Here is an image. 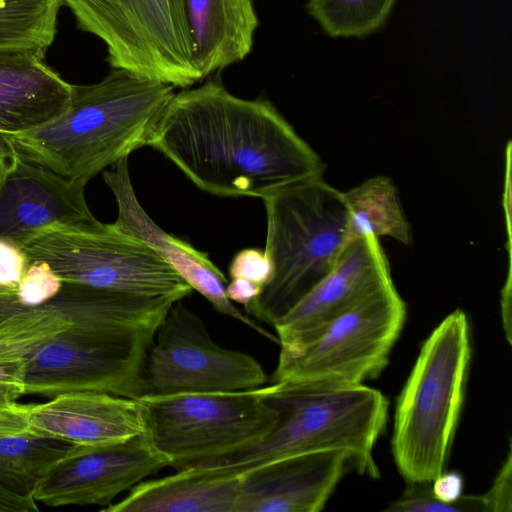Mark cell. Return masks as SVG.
I'll use <instances>...</instances> for the list:
<instances>
[{"mask_svg": "<svg viewBox=\"0 0 512 512\" xmlns=\"http://www.w3.org/2000/svg\"><path fill=\"white\" fill-rule=\"evenodd\" d=\"M150 146L200 190L221 197L262 199L325 170L268 99L237 97L218 74L174 94Z\"/></svg>", "mask_w": 512, "mask_h": 512, "instance_id": "1", "label": "cell"}, {"mask_svg": "<svg viewBox=\"0 0 512 512\" xmlns=\"http://www.w3.org/2000/svg\"><path fill=\"white\" fill-rule=\"evenodd\" d=\"M174 88L112 69L97 83L73 85L68 109L52 122L2 137L29 161L87 184L107 167L151 145Z\"/></svg>", "mask_w": 512, "mask_h": 512, "instance_id": "2", "label": "cell"}, {"mask_svg": "<svg viewBox=\"0 0 512 512\" xmlns=\"http://www.w3.org/2000/svg\"><path fill=\"white\" fill-rule=\"evenodd\" d=\"M274 384L270 399L278 409V419L267 435L239 451L184 467L243 473L290 456L339 450L353 458L357 472L379 477L373 448L387 424L389 402L385 395L365 384Z\"/></svg>", "mask_w": 512, "mask_h": 512, "instance_id": "3", "label": "cell"}, {"mask_svg": "<svg viewBox=\"0 0 512 512\" xmlns=\"http://www.w3.org/2000/svg\"><path fill=\"white\" fill-rule=\"evenodd\" d=\"M262 200L272 274L245 314L273 326L336 264L346 245L348 209L343 192L323 176L287 184Z\"/></svg>", "mask_w": 512, "mask_h": 512, "instance_id": "4", "label": "cell"}, {"mask_svg": "<svg viewBox=\"0 0 512 512\" xmlns=\"http://www.w3.org/2000/svg\"><path fill=\"white\" fill-rule=\"evenodd\" d=\"M464 311L447 315L421 346L397 398L391 451L406 483L432 482L445 470L455 437L471 360Z\"/></svg>", "mask_w": 512, "mask_h": 512, "instance_id": "5", "label": "cell"}, {"mask_svg": "<svg viewBox=\"0 0 512 512\" xmlns=\"http://www.w3.org/2000/svg\"><path fill=\"white\" fill-rule=\"evenodd\" d=\"M274 383L227 392L142 396L137 400L143 436L176 470L239 451L274 427L278 409Z\"/></svg>", "mask_w": 512, "mask_h": 512, "instance_id": "6", "label": "cell"}, {"mask_svg": "<svg viewBox=\"0 0 512 512\" xmlns=\"http://www.w3.org/2000/svg\"><path fill=\"white\" fill-rule=\"evenodd\" d=\"M22 251L29 264L46 263L65 283L177 300L193 291L145 242L97 219L43 229Z\"/></svg>", "mask_w": 512, "mask_h": 512, "instance_id": "7", "label": "cell"}, {"mask_svg": "<svg viewBox=\"0 0 512 512\" xmlns=\"http://www.w3.org/2000/svg\"><path fill=\"white\" fill-rule=\"evenodd\" d=\"M79 29L102 40L112 69L182 89L203 80L192 58L184 0H62Z\"/></svg>", "mask_w": 512, "mask_h": 512, "instance_id": "8", "label": "cell"}, {"mask_svg": "<svg viewBox=\"0 0 512 512\" xmlns=\"http://www.w3.org/2000/svg\"><path fill=\"white\" fill-rule=\"evenodd\" d=\"M391 282L332 320L313 339L280 350L273 383L362 385L385 369L406 318Z\"/></svg>", "mask_w": 512, "mask_h": 512, "instance_id": "9", "label": "cell"}, {"mask_svg": "<svg viewBox=\"0 0 512 512\" xmlns=\"http://www.w3.org/2000/svg\"><path fill=\"white\" fill-rule=\"evenodd\" d=\"M266 381L257 359L218 345L201 318L178 300L147 349L142 396L247 390Z\"/></svg>", "mask_w": 512, "mask_h": 512, "instance_id": "10", "label": "cell"}, {"mask_svg": "<svg viewBox=\"0 0 512 512\" xmlns=\"http://www.w3.org/2000/svg\"><path fill=\"white\" fill-rule=\"evenodd\" d=\"M154 335L96 336L67 329L27 359L26 394L52 398L68 392L98 391L138 399L145 356Z\"/></svg>", "mask_w": 512, "mask_h": 512, "instance_id": "11", "label": "cell"}, {"mask_svg": "<svg viewBox=\"0 0 512 512\" xmlns=\"http://www.w3.org/2000/svg\"><path fill=\"white\" fill-rule=\"evenodd\" d=\"M167 466L168 460L143 435L113 444L73 445L49 468L32 496L50 507L104 508L120 493Z\"/></svg>", "mask_w": 512, "mask_h": 512, "instance_id": "12", "label": "cell"}, {"mask_svg": "<svg viewBox=\"0 0 512 512\" xmlns=\"http://www.w3.org/2000/svg\"><path fill=\"white\" fill-rule=\"evenodd\" d=\"M8 144L9 162L0 176V240L22 249L48 227L96 220L86 184L29 161Z\"/></svg>", "mask_w": 512, "mask_h": 512, "instance_id": "13", "label": "cell"}, {"mask_svg": "<svg viewBox=\"0 0 512 512\" xmlns=\"http://www.w3.org/2000/svg\"><path fill=\"white\" fill-rule=\"evenodd\" d=\"M391 282L388 259L378 238L349 242L331 271L274 323L280 350L310 341L336 317Z\"/></svg>", "mask_w": 512, "mask_h": 512, "instance_id": "14", "label": "cell"}, {"mask_svg": "<svg viewBox=\"0 0 512 512\" xmlns=\"http://www.w3.org/2000/svg\"><path fill=\"white\" fill-rule=\"evenodd\" d=\"M103 179L117 203L118 215L113 223L116 228L150 246L193 290L206 298L217 312L278 343L276 335L262 328L227 297L228 280L206 253L165 232L146 213L132 184L128 158L119 161L111 170H104Z\"/></svg>", "mask_w": 512, "mask_h": 512, "instance_id": "15", "label": "cell"}, {"mask_svg": "<svg viewBox=\"0 0 512 512\" xmlns=\"http://www.w3.org/2000/svg\"><path fill=\"white\" fill-rule=\"evenodd\" d=\"M355 468L344 451L275 460L242 473L233 512H319L344 475Z\"/></svg>", "mask_w": 512, "mask_h": 512, "instance_id": "16", "label": "cell"}, {"mask_svg": "<svg viewBox=\"0 0 512 512\" xmlns=\"http://www.w3.org/2000/svg\"><path fill=\"white\" fill-rule=\"evenodd\" d=\"M29 433L78 446H97L143 434L136 399L98 391L56 395L37 404H23Z\"/></svg>", "mask_w": 512, "mask_h": 512, "instance_id": "17", "label": "cell"}, {"mask_svg": "<svg viewBox=\"0 0 512 512\" xmlns=\"http://www.w3.org/2000/svg\"><path fill=\"white\" fill-rule=\"evenodd\" d=\"M73 84L49 67L39 54L0 49V136L21 135L62 115Z\"/></svg>", "mask_w": 512, "mask_h": 512, "instance_id": "18", "label": "cell"}, {"mask_svg": "<svg viewBox=\"0 0 512 512\" xmlns=\"http://www.w3.org/2000/svg\"><path fill=\"white\" fill-rule=\"evenodd\" d=\"M242 473L187 466L159 479L143 480L103 512H233Z\"/></svg>", "mask_w": 512, "mask_h": 512, "instance_id": "19", "label": "cell"}, {"mask_svg": "<svg viewBox=\"0 0 512 512\" xmlns=\"http://www.w3.org/2000/svg\"><path fill=\"white\" fill-rule=\"evenodd\" d=\"M192 58L202 79L244 60L259 19L252 0H184Z\"/></svg>", "mask_w": 512, "mask_h": 512, "instance_id": "20", "label": "cell"}, {"mask_svg": "<svg viewBox=\"0 0 512 512\" xmlns=\"http://www.w3.org/2000/svg\"><path fill=\"white\" fill-rule=\"evenodd\" d=\"M343 196L348 209L346 244L363 237L388 236L411 245V228L389 177L368 178Z\"/></svg>", "mask_w": 512, "mask_h": 512, "instance_id": "21", "label": "cell"}, {"mask_svg": "<svg viewBox=\"0 0 512 512\" xmlns=\"http://www.w3.org/2000/svg\"><path fill=\"white\" fill-rule=\"evenodd\" d=\"M72 446L32 433L0 437V490L33 498L38 482Z\"/></svg>", "mask_w": 512, "mask_h": 512, "instance_id": "22", "label": "cell"}, {"mask_svg": "<svg viewBox=\"0 0 512 512\" xmlns=\"http://www.w3.org/2000/svg\"><path fill=\"white\" fill-rule=\"evenodd\" d=\"M69 327L50 301L38 307L0 309V368L26 364L34 351Z\"/></svg>", "mask_w": 512, "mask_h": 512, "instance_id": "23", "label": "cell"}, {"mask_svg": "<svg viewBox=\"0 0 512 512\" xmlns=\"http://www.w3.org/2000/svg\"><path fill=\"white\" fill-rule=\"evenodd\" d=\"M62 0H0V49L44 56L57 31Z\"/></svg>", "mask_w": 512, "mask_h": 512, "instance_id": "24", "label": "cell"}, {"mask_svg": "<svg viewBox=\"0 0 512 512\" xmlns=\"http://www.w3.org/2000/svg\"><path fill=\"white\" fill-rule=\"evenodd\" d=\"M395 0H308V13L331 37H365L386 21Z\"/></svg>", "mask_w": 512, "mask_h": 512, "instance_id": "25", "label": "cell"}, {"mask_svg": "<svg viewBox=\"0 0 512 512\" xmlns=\"http://www.w3.org/2000/svg\"><path fill=\"white\" fill-rule=\"evenodd\" d=\"M384 511L390 512H486L481 495H462L454 503L437 499L431 482L407 483L403 493Z\"/></svg>", "mask_w": 512, "mask_h": 512, "instance_id": "26", "label": "cell"}, {"mask_svg": "<svg viewBox=\"0 0 512 512\" xmlns=\"http://www.w3.org/2000/svg\"><path fill=\"white\" fill-rule=\"evenodd\" d=\"M62 284L46 263L33 262L17 286V300L25 307L41 306L58 294Z\"/></svg>", "mask_w": 512, "mask_h": 512, "instance_id": "27", "label": "cell"}, {"mask_svg": "<svg viewBox=\"0 0 512 512\" xmlns=\"http://www.w3.org/2000/svg\"><path fill=\"white\" fill-rule=\"evenodd\" d=\"M272 266L264 250L245 248L238 251L229 264V276L248 280L261 287L268 283Z\"/></svg>", "mask_w": 512, "mask_h": 512, "instance_id": "28", "label": "cell"}, {"mask_svg": "<svg viewBox=\"0 0 512 512\" xmlns=\"http://www.w3.org/2000/svg\"><path fill=\"white\" fill-rule=\"evenodd\" d=\"M486 512H511L512 510V460L511 449L499 469L491 487L481 495Z\"/></svg>", "mask_w": 512, "mask_h": 512, "instance_id": "29", "label": "cell"}, {"mask_svg": "<svg viewBox=\"0 0 512 512\" xmlns=\"http://www.w3.org/2000/svg\"><path fill=\"white\" fill-rule=\"evenodd\" d=\"M28 266L21 248L0 240V286L16 289Z\"/></svg>", "mask_w": 512, "mask_h": 512, "instance_id": "30", "label": "cell"}, {"mask_svg": "<svg viewBox=\"0 0 512 512\" xmlns=\"http://www.w3.org/2000/svg\"><path fill=\"white\" fill-rule=\"evenodd\" d=\"M25 365L0 368V406L13 404L26 394Z\"/></svg>", "mask_w": 512, "mask_h": 512, "instance_id": "31", "label": "cell"}, {"mask_svg": "<svg viewBox=\"0 0 512 512\" xmlns=\"http://www.w3.org/2000/svg\"><path fill=\"white\" fill-rule=\"evenodd\" d=\"M464 480L457 471H443L432 482L433 495L442 502L454 503L463 495Z\"/></svg>", "mask_w": 512, "mask_h": 512, "instance_id": "32", "label": "cell"}, {"mask_svg": "<svg viewBox=\"0 0 512 512\" xmlns=\"http://www.w3.org/2000/svg\"><path fill=\"white\" fill-rule=\"evenodd\" d=\"M29 433L23 404L0 406V437Z\"/></svg>", "mask_w": 512, "mask_h": 512, "instance_id": "33", "label": "cell"}, {"mask_svg": "<svg viewBox=\"0 0 512 512\" xmlns=\"http://www.w3.org/2000/svg\"><path fill=\"white\" fill-rule=\"evenodd\" d=\"M262 288L241 278H233L226 285L227 297L238 304L247 307L261 293Z\"/></svg>", "mask_w": 512, "mask_h": 512, "instance_id": "34", "label": "cell"}, {"mask_svg": "<svg viewBox=\"0 0 512 512\" xmlns=\"http://www.w3.org/2000/svg\"><path fill=\"white\" fill-rule=\"evenodd\" d=\"M34 498L23 497L0 490V512H35L38 511Z\"/></svg>", "mask_w": 512, "mask_h": 512, "instance_id": "35", "label": "cell"}, {"mask_svg": "<svg viewBox=\"0 0 512 512\" xmlns=\"http://www.w3.org/2000/svg\"><path fill=\"white\" fill-rule=\"evenodd\" d=\"M10 158V148L8 142L0 136V176L5 170Z\"/></svg>", "mask_w": 512, "mask_h": 512, "instance_id": "36", "label": "cell"}]
</instances>
